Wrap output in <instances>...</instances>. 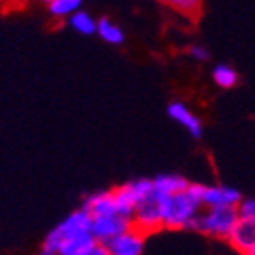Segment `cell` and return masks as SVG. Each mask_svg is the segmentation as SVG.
Segmentation results:
<instances>
[{
	"instance_id": "obj_1",
	"label": "cell",
	"mask_w": 255,
	"mask_h": 255,
	"mask_svg": "<svg viewBox=\"0 0 255 255\" xmlns=\"http://www.w3.org/2000/svg\"><path fill=\"white\" fill-rule=\"evenodd\" d=\"M204 184H188L186 190L163 195V227L170 231L191 229L202 211Z\"/></svg>"
},
{
	"instance_id": "obj_2",
	"label": "cell",
	"mask_w": 255,
	"mask_h": 255,
	"mask_svg": "<svg viewBox=\"0 0 255 255\" xmlns=\"http://www.w3.org/2000/svg\"><path fill=\"white\" fill-rule=\"evenodd\" d=\"M238 220V207H206L204 211H200L193 231L211 238L227 239Z\"/></svg>"
},
{
	"instance_id": "obj_3",
	"label": "cell",
	"mask_w": 255,
	"mask_h": 255,
	"mask_svg": "<svg viewBox=\"0 0 255 255\" xmlns=\"http://www.w3.org/2000/svg\"><path fill=\"white\" fill-rule=\"evenodd\" d=\"M133 227L143 234H152L163 227V195L152 191L151 195L136 204V209L131 216Z\"/></svg>"
},
{
	"instance_id": "obj_4",
	"label": "cell",
	"mask_w": 255,
	"mask_h": 255,
	"mask_svg": "<svg viewBox=\"0 0 255 255\" xmlns=\"http://www.w3.org/2000/svg\"><path fill=\"white\" fill-rule=\"evenodd\" d=\"M154 191V183L151 179H136L114 190V200H116L117 213L131 218L136 209V204Z\"/></svg>"
},
{
	"instance_id": "obj_5",
	"label": "cell",
	"mask_w": 255,
	"mask_h": 255,
	"mask_svg": "<svg viewBox=\"0 0 255 255\" xmlns=\"http://www.w3.org/2000/svg\"><path fill=\"white\" fill-rule=\"evenodd\" d=\"M133 227V222L129 216L119 215V213H114V215L107 216H98L92 222V234L98 239V243H108L112 238L119 236L121 232L128 231V229Z\"/></svg>"
},
{
	"instance_id": "obj_6",
	"label": "cell",
	"mask_w": 255,
	"mask_h": 255,
	"mask_svg": "<svg viewBox=\"0 0 255 255\" xmlns=\"http://www.w3.org/2000/svg\"><path fill=\"white\" fill-rule=\"evenodd\" d=\"M143 241H145V234L131 227L121 232L116 238H112L105 245L112 252V255H140L143 250Z\"/></svg>"
},
{
	"instance_id": "obj_7",
	"label": "cell",
	"mask_w": 255,
	"mask_h": 255,
	"mask_svg": "<svg viewBox=\"0 0 255 255\" xmlns=\"http://www.w3.org/2000/svg\"><path fill=\"white\" fill-rule=\"evenodd\" d=\"M241 193L231 186H204V207H238Z\"/></svg>"
},
{
	"instance_id": "obj_8",
	"label": "cell",
	"mask_w": 255,
	"mask_h": 255,
	"mask_svg": "<svg viewBox=\"0 0 255 255\" xmlns=\"http://www.w3.org/2000/svg\"><path fill=\"white\" fill-rule=\"evenodd\" d=\"M92 222H94L92 215L85 209V207H82V209H78V211L71 213L64 222H60L57 231L62 234L64 239H68V238H73V236L92 232Z\"/></svg>"
},
{
	"instance_id": "obj_9",
	"label": "cell",
	"mask_w": 255,
	"mask_h": 255,
	"mask_svg": "<svg viewBox=\"0 0 255 255\" xmlns=\"http://www.w3.org/2000/svg\"><path fill=\"white\" fill-rule=\"evenodd\" d=\"M167 114L172 121H175L177 124L186 128L188 133H190L193 138H199V136L202 135V123H200L199 117H197L184 103H181V101L170 103L167 108Z\"/></svg>"
},
{
	"instance_id": "obj_10",
	"label": "cell",
	"mask_w": 255,
	"mask_h": 255,
	"mask_svg": "<svg viewBox=\"0 0 255 255\" xmlns=\"http://www.w3.org/2000/svg\"><path fill=\"white\" fill-rule=\"evenodd\" d=\"M227 241L232 245L234 250L247 255L255 243V223L250 222V220L239 218L234 229L231 231V234H229Z\"/></svg>"
},
{
	"instance_id": "obj_11",
	"label": "cell",
	"mask_w": 255,
	"mask_h": 255,
	"mask_svg": "<svg viewBox=\"0 0 255 255\" xmlns=\"http://www.w3.org/2000/svg\"><path fill=\"white\" fill-rule=\"evenodd\" d=\"M96 245H98V239L94 238L92 232L73 236V238H68L62 241L59 255H91Z\"/></svg>"
},
{
	"instance_id": "obj_12",
	"label": "cell",
	"mask_w": 255,
	"mask_h": 255,
	"mask_svg": "<svg viewBox=\"0 0 255 255\" xmlns=\"http://www.w3.org/2000/svg\"><path fill=\"white\" fill-rule=\"evenodd\" d=\"M84 207L91 213L92 218L114 215V213H117L116 200H114V191H98L94 195L87 197Z\"/></svg>"
},
{
	"instance_id": "obj_13",
	"label": "cell",
	"mask_w": 255,
	"mask_h": 255,
	"mask_svg": "<svg viewBox=\"0 0 255 255\" xmlns=\"http://www.w3.org/2000/svg\"><path fill=\"white\" fill-rule=\"evenodd\" d=\"M152 183H154V190L158 191L159 195L165 197L179 193V191L186 190L188 184H190L183 175L177 174H159L152 179Z\"/></svg>"
},
{
	"instance_id": "obj_14",
	"label": "cell",
	"mask_w": 255,
	"mask_h": 255,
	"mask_svg": "<svg viewBox=\"0 0 255 255\" xmlns=\"http://www.w3.org/2000/svg\"><path fill=\"white\" fill-rule=\"evenodd\" d=\"M161 2L172 11L191 20H199V16L202 14V0H161Z\"/></svg>"
},
{
	"instance_id": "obj_15",
	"label": "cell",
	"mask_w": 255,
	"mask_h": 255,
	"mask_svg": "<svg viewBox=\"0 0 255 255\" xmlns=\"http://www.w3.org/2000/svg\"><path fill=\"white\" fill-rule=\"evenodd\" d=\"M69 25H71L76 32L84 34V36H92V34L98 32V23H96V20L85 11L73 12L71 18H69Z\"/></svg>"
},
{
	"instance_id": "obj_16",
	"label": "cell",
	"mask_w": 255,
	"mask_h": 255,
	"mask_svg": "<svg viewBox=\"0 0 255 255\" xmlns=\"http://www.w3.org/2000/svg\"><path fill=\"white\" fill-rule=\"evenodd\" d=\"M98 34H100L101 39L110 44H123L124 41V32L121 30L119 25H116L108 18H101L98 21Z\"/></svg>"
},
{
	"instance_id": "obj_17",
	"label": "cell",
	"mask_w": 255,
	"mask_h": 255,
	"mask_svg": "<svg viewBox=\"0 0 255 255\" xmlns=\"http://www.w3.org/2000/svg\"><path fill=\"white\" fill-rule=\"evenodd\" d=\"M213 80L215 84L222 89H232L238 84V71L234 68H231L229 64H218L213 69Z\"/></svg>"
},
{
	"instance_id": "obj_18",
	"label": "cell",
	"mask_w": 255,
	"mask_h": 255,
	"mask_svg": "<svg viewBox=\"0 0 255 255\" xmlns=\"http://www.w3.org/2000/svg\"><path fill=\"white\" fill-rule=\"evenodd\" d=\"M62 241H64L62 234H60L55 227L50 234L46 236V239H44V243L41 245V250L37 252V255H59Z\"/></svg>"
},
{
	"instance_id": "obj_19",
	"label": "cell",
	"mask_w": 255,
	"mask_h": 255,
	"mask_svg": "<svg viewBox=\"0 0 255 255\" xmlns=\"http://www.w3.org/2000/svg\"><path fill=\"white\" fill-rule=\"evenodd\" d=\"M82 5V0H53L50 2V11L55 16H66L76 12Z\"/></svg>"
},
{
	"instance_id": "obj_20",
	"label": "cell",
	"mask_w": 255,
	"mask_h": 255,
	"mask_svg": "<svg viewBox=\"0 0 255 255\" xmlns=\"http://www.w3.org/2000/svg\"><path fill=\"white\" fill-rule=\"evenodd\" d=\"M238 213H239V218L250 220V222L255 223V197L241 200L238 206Z\"/></svg>"
},
{
	"instance_id": "obj_21",
	"label": "cell",
	"mask_w": 255,
	"mask_h": 255,
	"mask_svg": "<svg viewBox=\"0 0 255 255\" xmlns=\"http://www.w3.org/2000/svg\"><path fill=\"white\" fill-rule=\"evenodd\" d=\"M188 55H190L193 60H197V62H206V60L209 59L207 48L200 46V44H191V46L188 48Z\"/></svg>"
},
{
	"instance_id": "obj_22",
	"label": "cell",
	"mask_w": 255,
	"mask_h": 255,
	"mask_svg": "<svg viewBox=\"0 0 255 255\" xmlns=\"http://www.w3.org/2000/svg\"><path fill=\"white\" fill-rule=\"evenodd\" d=\"M91 255H112V252L108 250V247L107 245H103V243H98L96 245V248L91 252Z\"/></svg>"
},
{
	"instance_id": "obj_23",
	"label": "cell",
	"mask_w": 255,
	"mask_h": 255,
	"mask_svg": "<svg viewBox=\"0 0 255 255\" xmlns=\"http://www.w3.org/2000/svg\"><path fill=\"white\" fill-rule=\"evenodd\" d=\"M247 255H255V243H254V247H252V250L250 252H248V254Z\"/></svg>"
},
{
	"instance_id": "obj_24",
	"label": "cell",
	"mask_w": 255,
	"mask_h": 255,
	"mask_svg": "<svg viewBox=\"0 0 255 255\" xmlns=\"http://www.w3.org/2000/svg\"><path fill=\"white\" fill-rule=\"evenodd\" d=\"M43 2H48V4H50V2H53V0H43Z\"/></svg>"
}]
</instances>
